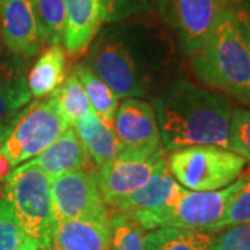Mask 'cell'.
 Returning <instances> with one entry per match:
<instances>
[{"label":"cell","instance_id":"1","mask_svg":"<svg viewBox=\"0 0 250 250\" xmlns=\"http://www.w3.org/2000/svg\"><path fill=\"white\" fill-rule=\"evenodd\" d=\"M166 150L213 145L228 149L229 100L217 90L179 81L153 100Z\"/></svg>","mask_w":250,"mask_h":250},{"label":"cell","instance_id":"2","mask_svg":"<svg viewBox=\"0 0 250 250\" xmlns=\"http://www.w3.org/2000/svg\"><path fill=\"white\" fill-rule=\"evenodd\" d=\"M190 57L192 70L203 83L250 106V47L232 7H223L211 32Z\"/></svg>","mask_w":250,"mask_h":250},{"label":"cell","instance_id":"3","mask_svg":"<svg viewBox=\"0 0 250 250\" xmlns=\"http://www.w3.org/2000/svg\"><path fill=\"white\" fill-rule=\"evenodd\" d=\"M250 175H243L217 190H189L184 188L167 205L132 217L146 231L156 228H182L208 232L223 218L233 196L245 187Z\"/></svg>","mask_w":250,"mask_h":250},{"label":"cell","instance_id":"4","mask_svg":"<svg viewBox=\"0 0 250 250\" xmlns=\"http://www.w3.org/2000/svg\"><path fill=\"white\" fill-rule=\"evenodd\" d=\"M52 178L38 166L25 161L3 181V197L24 231L45 249L54 224Z\"/></svg>","mask_w":250,"mask_h":250},{"label":"cell","instance_id":"5","mask_svg":"<svg viewBox=\"0 0 250 250\" xmlns=\"http://www.w3.org/2000/svg\"><path fill=\"white\" fill-rule=\"evenodd\" d=\"M249 161L228 149L196 145L172 150L168 170L189 190H217L241 178Z\"/></svg>","mask_w":250,"mask_h":250},{"label":"cell","instance_id":"6","mask_svg":"<svg viewBox=\"0 0 250 250\" xmlns=\"http://www.w3.org/2000/svg\"><path fill=\"white\" fill-rule=\"evenodd\" d=\"M53 96L36 100L22 111L0 146L11 167L32 160L67 129Z\"/></svg>","mask_w":250,"mask_h":250},{"label":"cell","instance_id":"7","mask_svg":"<svg viewBox=\"0 0 250 250\" xmlns=\"http://www.w3.org/2000/svg\"><path fill=\"white\" fill-rule=\"evenodd\" d=\"M85 65L117 95V98H142L147 78L131 49L114 36L96 39L85 59Z\"/></svg>","mask_w":250,"mask_h":250},{"label":"cell","instance_id":"8","mask_svg":"<svg viewBox=\"0 0 250 250\" xmlns=\"http://www.w3.org/2000/svg\"><path fill=\"white\" fill-rule=\"evenodd\" d=\"M50 178L54 221H110V210L100 193L95 168L70 171Z\"/></svg>","mask_w":250,"mask_h":250},{"label":"cell","instance_id":"9","mask_svg":"<svg viewBox=\"0 0 250 250\" xmlns=\"http://www.w3.org/2000/svg\"><path fill=\"white\" fill-rule=\"evenodd\" d=\"M113 131L118 143L117 157L147 159L163 149L154 108L141 99L123 100L116 111Z\"/></svg>","mask_w":250,"mask_h":250},{"label":"cell","instance_id":"10","mask_svg":"<svg viewBox=\"0 0 250 250\" xmlns=\"http://www.w3.org/2000/svg\"><path fill=\"white\" fill-rule=\"evenodd\" d=\"M168 166L166 149L147 159L117 157L96 170L99 189L107 207L117 208L135 190L147 184L154 174Z\"/></svg>","mask_w":250,"mask_h":250},{"label":"cell","instance_id":"11","mask_svg":"<svg viewBox=\"0 0 250 250\" xmlns=\"http://www.w3.org/2000/svg\"><path fill=\"white\" fill-rule=\"evenodd\" d=\"M160 7L182 50L190 56L211 32L224 6L218 0H160Z\"/></svg>","mask_w":250,"mask_h":250},{"label":"cell","instance_id":"12","mask_svg":"<svg viewBox=\"0 0 250 250\" xmlns=\"http://www.w3.org/2000/svg\"><path fill=\"white\" fill-rule=\"evenodd\" d=\"M0 29L4 45L18 59H31L43 47L36 0H0Z\"/></svg>","mask_w":250,"mask_h":250},{"label":"cell","instance_id":"13","mask_svg":"<svg viewBox=\"0 0 250 250\" xmlns=\"http://www.w3.org/2000/svg\"><path fill=\"white\" fill-rule=\"evenodd\" d=\"M65 31L64 50L78 57L89 49L99 29L104 22V7L102 0H64Z\"/></svg>","mask_w":250,"mask_h":250},{"label":"cell","instance_id":"14","mask_svg":"<svg viewBox=\"0 0 250 250\" xmlns=\"http://www.w3.org/2000/svg\"><path fill=\"white\" fill-rule=\"evenodd\" d=\"M24 64L17 59L0 60V146L31 102Z\"/></svg>","mask_w":250,"mask_h":250},{"label":"cell","instance_id":"15","mask_svg":"<svg viewBox=\"0 0 250 250\" xmlns=\"http://www.w3.org/2000/svg\"><path fill=\"white\" fill-rule=\"evenodd\" d=\"M110 221L62 220L54 221L43 250H110Z\"/></svg>","mask_w":250,"mask_h":250},{"label":"cell","instance_id":"16","mask_svg":"<svg viewBox=\"0 0 250 250\" xmlns=\"http://www.w3.org/2000/svg\"><path fill=\"white\" fill-rule=\"evenodd\" d=\"M29 163L38 166L49 177L62 175L70 171L93 168L89 153L74 126L67 128L47 149Z\"/></svg>","mask_w":250,"mask_h":250},{"label":"cell","instance_id":"17","mask_svg":"<svg viewBox=\"0 0 250 250\" xmlns=\"http://www.w3.org/2000/svg\"><path fill=\"white\" fill-rule=\"evenodd\" d=\"M182 189L184 187L172 177L167 166L157 174H154L147 184H145L142 188L135 190L131 196L126 197L114 210L126 215L156 210L171 202Z\"/></svg>","mask_w":250,"mask_h":250},{"label":"cell","instance_id":"18","mask_svg":"<svg viewBox=\"0 0 250 250\" xmlns=\"http://www.w3.org/2000/svg\"><path fill=\"white\" fill-rule=\"evenodd\" d=\"M67 78L65 50L60 45L49 46L28 74L31 96L43 99L53 96Z\"/></svg>","mask_w":250,"mask_h":250},{"label":"cell","instance_id":"19","mask_svg":"<svg viewBox=\"0 0 250 250\" xmlns=\"http://www.w3.org/2000/svg\"><path fill=\"white\" fill-rule=\"evenodd\" d=\"M77 134L96 166H103L118 156V143L113 128L102 121L92 110L74 125Z\"/></svg>","mask_w":250,"mask_h":250},{"label":"cell","instance_id":"20","mask_svg":"<svg viewBox=\"0 0 250 250\" xmlns=\"http://www.w3.org/2000/svg\"><path fill=\"white\" fill-rule=\"evenodd\" d=\"M213 233L182 228H156L145 236V250H208Z\"/></svg>","mask_w":250,"mask_h":250},{"label":"cell","instance_id":"21","mask_svg":"<svg viewBox=\"0 0 250 250\" xmlns=\"http://www.w3.org/2000/svg\"><path fill=\"white\" fill-rule=\"evenodd\" d=\"M72 74H75L83 85L93 111L102 118L104 124L113 128L116 111L118 108V98L116 93L85 64L75 65Z\"/></svg>","mask_w":250,"mask_h":250},{"label":"cell","instance_id":"22","mask_svg":"<svg viewBox=\"0 0 250 250\" xmlns=\"http://www.w3.org/2000/svg\"><path fill=\"white\" fill-rule=\"evenodd\" d=\"M53 98L57 103L60 116L68 128L74 126L81 117L93 110L85 88L75 74H71L65 78L64 83L54 93Z\"/></svg>","mask_w":250,"mask_h":250},{"label":"cell","instance_id":"23","mask_svg":"<svg viewBox=\"0 0 250 250\" xmlns=\"http://www.w3.org/2000/svg\"><path fill=\"white\" fill-rule=\"evenodd\" d=\"M36 11L43 46L60 45L65 31L64 0H36Z\"/></svg>","mask_w":250,"mask_h":250},{"label":"cell","instance_id":"24","mask_svg":"<svg viewBox=\"0 0 250 250\" xmlns=\"http://www.w3.org/2000/svg\"><path fill=\"white\" fill-rule=\"evenodd\" d=\"M110 250H145V228L135 221L132 217L110 211Z\"/></svg>","mask_w":250,"mask_h":250},{"label":"cell","instance_id":"25","mask_svg":"<svg viewBox=\"0 0 250 250\" xmlns=\"http://www.w3.org/2000/svg\"><path fill=\"white\" fill-rule=\"evenodd\" d=\"M0 250H41V245L20 225L4 197L0 199Z\"/></svg>","mask_w":250,"mask_h":250},{"label":"cell","instance_id":"26","mask_svg":"<svg viewBox=\"0 0 250 250\" xmlns=\"http://www.w3.org/2000/svg\"><path fill=\"white\" fill-rule=\"evenodd\" d=\"M228 150L250 161V110L235 108L231 113Z\"/></svg>","mask_w":250,"mask_h":250},{"label":"cell","instance_id":"27","mask_svg":"<svg viewBox=\"0 0 250 250\" xmlns=\"http://www.w3.org/2000/svg\"><path fill=\"white\" fill-rule=\"evenodd\" d=\"M245 223H250V178L245 184V187L233 196L224 213L223 218L208 232H217L224 228Z\"/></svg>","mask_w":250,"mask_h":250},{"label":"cell","instance_id":"28","mask_svg":"<svg viewBox=\"0 0 250 250\" xmlns=\"http://www.w3.org/2000/svg\"><path fill=\"white\" fill-rule=\"evenodd\" d=\"M208 250H250V223L213 232Z\"/></svg>","mask_w":250,"mask_h":250},{"label":"cell","instance_id":"29","mask_svg":"<svg viewBox=\"0 0 250 250\" xmlns=\"http://www.w3.org/2000/svg\"><path fill=\"white\" fill-rule=\"evenodd\" d=\"M104 7V22H114L118 20L136 14L149 4L150 0H102Z\"/></svg>","mask_w":250,"mask_h":250},{"label":"cell","instance_id":"30","mask_svg":"<svg viewBox=\"0 0 250 250\" xmlns=\"http://www.w3.org/2000/svg\"><path fill=\"white\" fill-rule=\"evenodd\" d=\"M236 18L239 21V25L242 28V32L246 38V42L250 47V1L243 3L241 7L233 9Z\"/></svg>","mask_w":250,"mask_h":250},{"label":"cell","instance_id":"31","mask_svg":"<svg viewBox=\"0 0 250 250\" xmlns=\"http://www.w3.org/2000/svg\"><path fill=\"white\" fill-rule=\"evenodd\" d=\"M10 172H11V166L9 160L6 159L3 153H0V182H3Z\"/></svg>","mask_w":250,"mask_h":250},{"label":"cell","instance_id":"32","mask_svg":"<svg viewBox=\"0 0 250 250\" xmlns=\"http://www.w3.org/2000/svg\"><path fill=\"white\" fill-rule=\"evenodd\" d=\"M223 6H227V4H235V3H241L243 0H218Z\"/></svg>","mask_w":250,"mask_h":250},{"label":"cell","instance_id":"33","mask_svg":"<svg viewBox=\"0 0 250 250\" xmlns=\"http://www.w3.org/2000/svg\"><path fill=\"white\" fill-rule=\"evenodd\" d=\"M1 29H0V56H1V52H3V43H1Z\"/></svg>","mask_w":250,"mask_h":250},{"label":"cell","instance_id":"34","mask_svg":"<svg viewBox=\"0 0 250 250\" xmlns=\"http://www.w3.org/2000/svg\"><path fill=\"white\" fill-rule=\"evenodd\" d=\"M0 184H1V182H0ZM1 195H3V188H0V199H1Z\"/></svg>","mask_w":250,"mask_h":250}]
</instances>
